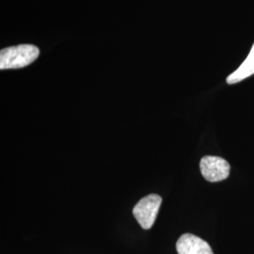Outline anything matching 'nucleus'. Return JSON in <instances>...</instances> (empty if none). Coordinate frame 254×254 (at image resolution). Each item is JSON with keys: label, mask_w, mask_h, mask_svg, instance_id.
Returning a JSON list of instances; mask_svg holds the SVG:
<instances>
[{"label": "nucleus", "mask_w": 254, "mask_h": 254, "mask_svg": "<svg viewBox=\"0 0 254 254\" xmlns=\"http://www.w3.org/2000/svg\"><path fill=\"white\" fill-rule=\"evenodd\" d=\"M40 50L32 45L11 46L0 51V69H19L34 63Z\"/></svg>", "instance_id": "1"}, {"label": "nucleus", "mask_w": 254, "mask_h": 254, "mask_svg": "<svg viewBox=\"0 0 254 254\" xmlns=\"http://www.w3.org/2000/svg\"><path fill=\"white\" fill-rule=\"evenodd\" d=\"M161 203L162 198L159 195L150 194L143 197L133 208L134 217L144 230H149L154 225Z\"/></svg>", "instance_id": "2"}, {"label": "nucleus", "mask_w": 254, "mask_h": 254, "mask_svg": "<svg viewBox=\"0 0 254 254\" xmlns=\"http://www.w3.org/2000/svg\"><path fill=\"white\" fill-rule=\"evenodd\" d=\"M200 169L205 180L215 183L227 179L230 175L231 166L222 157L206 155L200 160Z\"/></svg>", "instance_id": "3"}, {"label": "nucleus", "mask_w": 254, "mask_h": 254, "mask_svg": "<svg viewBox=\"0 0 254 254\" xmlns=\"http://www.w3.org/2000/svg\"><path fill=\"white\" fill-rule=\"evenodd\" d=\"M176 250L178 254H214L206 241L191 234L180 236L176 243Z\"/></svg>", "instance_id": "4"}, {"label": "nucleus", "mask_w": 254, "mask_h": 254, "mask_svg": "<svg viewBox=\"0 0 254 254\" xmlns=\"http://www.w3.org/2000/svg\"><path fill=\"white\" fill-rule=\"evenodd\" d=\"M253 74H254V44L244 63L238 67L236 71L228 76L226 81L228 84L233 85L244 80Z\"/></svg>", "instance_id": "5"}]
</instances>
